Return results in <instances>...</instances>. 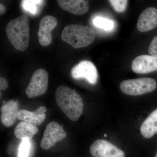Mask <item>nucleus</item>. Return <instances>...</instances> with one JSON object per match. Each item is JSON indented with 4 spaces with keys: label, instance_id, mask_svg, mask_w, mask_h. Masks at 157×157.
Segmentation results:
<instances>
[{
    "label": "nucleus",
    "instance_id": "4be33fe9",
    "mask_svg": "<svg viewBox=\"0 0 157 157\" xmlns=\"http://www.w3.org/2000/svg\"><path fill=\"white\" fill-rule=\"evenodd\" d=\"M9 83L7 79L4 77L0 78V90H6L8 87Z\"/></svg>",
    "mask_w": 157,
    "mask_h": 157
},
{
    "label": "nucleus",
    "instance_id": "6e6552de",
    "mask_svg": "<svg viewBox=\"0 0 157 157\" xmlns=\"http://www.w3.org/2000/svg\"><path fill=\"white\" fill-rule=\"evenodd\" d=\"M71 75L74 79L85 78L91 84H95L98 81V70L89 61H81L74 66L71 70Z\"/></svg>",
    "mask_w": 157,
    "mask_h": 157
},
{
    "label": "nucleus",
    "instance_id": "1a4fd4ad",
    "mask_svg": "<svg viewBox=\"0 0 157 157\" xmlns=\"http://www.w3.org/2000/svg\"><path fill=\"white\" fill-rule=\"evenodd\" d=\"M57 24V20L53 16L46 15L42 17L39 23L38 32L40 45L43 46L50 45L52 40V32L56 27Z\"/></svg>",
    "mask_w": 157,
    "mask_h": 157
},
{
    "label": "nucleus",
    "instance_id": "f8f14e48",
    "mask_svg": "<svg viewBox=\"0 0 157 157\" xmlns=\"http://www.w3.org/2000/svg\"><path fill=\"white\" fill-rule=\"evenodd\" d=\"M20 110L17 101L11 100L3 104L1 107V120L6 127H10L15 123Z\"/></svg>",
    "mask_w": 157,
    "mask_h": 157
},
{
    "label": "nucleus",
    "instance_id": "9b49d317",
    "mask_svg": "<svg viewBox=\"0 0 157 157\" xmlns=\"http://www.w3.org/2000/svg\"><path fill=\"white\" fill-rule=\"evenodd\" d=\"M157 26V9L152 7L145 9L140 14L137 21V30L144 33L151 30Z\"/></svg>",
    "mask_w": 157,
    "mask_h": 157
},
{
    "label": "nucleus",
    "instance_id": "f3484780",
    "mask_svg": "<svg viewBox=\"0 0 157 157\" xmlns=\"http://www.w3.org/2000/svg\"><path fill=\"white\" fill-rule=\"evenodd\" d=\"M93 24L96 27L106 31L112 30L114 27L113 21L100 16H98L94 18Z\"/></svg>",
    "mask_w": 157,
    "mask_h": 157
},
{
    "label": "nucleus",
    "instance_id": "f03ea898",
    "mask_svg": "<svg viewBox=\"0 0 157 157\" xmlns=\"http://www.w3.org/2000/svg\"><path fill=\"white\" fill-rule=\"evenodd\" d=\"M6 32L9 41L16 49L24 51L28 47L30 28L26 15H22L10 21L6 26Z\"/></svg>",
    "mask_w": 157,
    "mask_h": 157
},
{
    "label": "nucleus",
    "instance_id": "a211bd4d",
    "mask_svg": "<svg viewBox=\"0 0 157 157\" xmlns=\"http://www.w3.org/2000/svg\"><path fill=\"white\" fill-rule=\"evenodd\" d=\"M30 147V140L28 139H23L19 147L18 157H28Z\"/></svg>",
    "mask_w": 157,
    "mask_h": 157
},
{
    "label": "nucleus",
    "instance_id": "9d476101",
    "mask_svg": "<svg viewBox=\"0 0 157 157\" xmlns=\"http://www.w3.org/2000/svg\"><path fill=\"white\" fill-rule=\"evenodd\" d=\"M132 70L138 74H146L157 70V57L143 55L135 58L132 63Z\"/></svg>",
    "mask_w": 157,
    "mask_h": 157
},
{
    "label": "nucleus",
    "instance_id": "20e7f679",
    "mask_svg": "<svg viewBox=\"0 0 157 157\" xmlns=\"http://www.w3.org/2000/svg\"><path fill=\"white\" fill-rule=\"evenodd\" d=\"M121 91L127 95H141L153 91L157 87L156 82L150 78L127 79L120 86Z\"/></svg>",
    "mask_w": 157,
    "mask_h": 157
},
{
    "label": "nucleus",
    "instance_id": "a878e982",
    "mask_svg": "<svg viewBox=\"0 0 157 157\" xmlns=\"http://www.w3.org/2000/svg\"><path fill=\"white\" fill-rule=\"evenodd\" d=\"M155 157H157V153H156V154L155 155Z\"/></svg>",
    "mask_w": 157,
    "mask_h": 157
},
{
    "label": "nucleus",
    "instance_id": "7ed1b4c3",
    "mask_svg": "<svg viewBox=\"0 0 157 157\" xmlns=\"http://www.w3.org/2000/svg\"><path fill=\"white\" fill-rule=\"evenodd\" d=\"M95 32L88 26L70 25L62 32L61 38L75 48H80L90 45L95 39Z\"/></svg>",
    "mask_w": 157,
    "mask_h": 157
},
{
    "label": "nucleus",
    "instance_id": "f257e3e1",
    "mask_svg": "<svg viewBox=\"0 0 157 157\" xmlns=\"http://www.w3.org/2000/svg\"><path fill=\"white\" fill-rule=\"evenodd\" d=\"M57 104L70 120H78L83 109V103L81 96L66 86H58L56 91Z\"/></svg>",
    "mask_w": 157,
    "mask_h": 157
},
{
    "label": "nucleus",
    "instance_id": "b1692460",
    "mask_svg": "<svg viewBox=\"0 0 157 157\" xmlns=\"http://www.w3.org/2000/svg\"><path fill=\"white\" fill-rule=\"evenodd\" d=\"M104 137H107V135L106 134H104Z\"/></svg>",
    "mask_w": 157,
    "mask_h": 157
},
{
    "label": "nucleus",
    "instance_id": "dca6fc26",
    "mask_svg": "<svg viewBox=\"0 0 157 157\" xmlns=\"http://www.w3.org/2000/svg\"><path fill=\"white\" fill-rule=\"evenodd\" d=\"M39 129L33 124L21 121L14 129V135L20 139H28L30 140L38 133Z\"/></svg>",
    "mask_w": 157,
    "mask_h": 157
},
{
    "label": "nucleus",
    "instance_id": "4468645a",
    "mask_svg": "<svg viewBox=\"0 0 157 157\" xmlns=\"http://www.w3.org/2000/svg\"><path fill=\"white\" fill-rule=\"evenodd\" d=\"M47 110L44 106L39 107L35 111H29L25 109L20 110L17 118L20 121L26 122L39 126L45 120L46 115L45 113Z\"/></svg>",
    "mask_w": 157,
    "mask_h": 157
},
{
    "label": "nucleus",
    "instance_id": "0eeeda50",
    "mask_svg": "<svg viewBox=\"0 0 157 157\" xmlns=\"http://www.w3.org/2000/svg\"><path fill=\"white\" fill-rule=\"evenodd\" d=\"M90 151L93 157H125L123 151L103 139H98L94 142Z\"/></svg>",
    "mask_w": 157,
    "mask_h": 157
},
{
    "label": "nucleus",
    "instance_id": "423d86ee",
    "mask_svg": "<svg viewBox=\"0 0 157 157\" xmlns=\"http://www.w3.org/2000/svg\"><path fill=\"white\" fill-rule=\"evenodd\" d=\"M67 136V132L59 124L56 122H51L46 126L40 146L43 149H49L57 142L64 139Z\"/></svg>",
    "mask_w": 157,
    "mask_h": 157
},
{
    "label": "nucleus",
    "instance_id": "39448f33",
    "mask_svg": "<svg viewBox=\"0 0 157 157\" xmlns=\"http://www.w3.org/2000/svg\"><path fill=\"white\" fill-rule=\"evenodd\" d=\"M48 75L43 69L36 70L25 90L26 95L32 98L45 94L48 89Z\"/></svg>",
    "mask_w": 157,
    "mask_h": 157
},
{
    "label": "nucleus",
    "instance_id": "5701e85b",
    "mask_svg": "<svg viewBox=\"0 0 157 157\" xmlns=\"http://www.w3.org/2000/svg\"><path fill=\"white\" fill-rule=\"evenodd\" d=\"M6 11V9L5 6L3 5V4H0V14L2 15V14H5Z\"/></svg>",
    "mask_w": 157,
    "mask_h": 157
},
{
    "label": "nucleus",
    "instance_id": "6ab92c4d",
    "mask_svg": "<svg viewBox=\"0 0 157 157\" xmlns=\"http://www.w3.org/2000/svg\"><path fill=\"white\" fill-rule=\"evenodd\" d=\"M109 2L114 10L120 13L125 10L128 1L127 0H110Z\"/></svg>",
    "mask_w": 157,
    "mask_h": 157
},
{
    "label": "nucleus",
    "instance_id": "412c9836",
    "mask_svg": "<svg viewBox=\"0 0 157 157\" xmlns=\"http://www.w3.org/2000/svg\"><path fill=\"white\" fill-rule=\"evenodd\" d=\"M148 52L151 56L157 57V36L152 39L148 48Z\"/></svg>",
    "mask_w": 157,
    "mask_h": 157
},
{
    "label": "nucleus",
    "instance_id": "393cba45",
    "mask_svg": "<svg viewBox=\"0 0 157 157\" xmlns=\"http://www.w3.org/2000/svg\"><path fill=\"white\" fill-rule=\"evenodd\" d=\"M0 94H1V98H2V93H0Z\"/></svg>",
    "mask_w": 157,
    "mask_h": 157
},
{
    "label": "nucleus",
    "instance_id": "2eb2a0df",
    "mask_svg": "<svg viewBox=\"0 0 157 157\" xmlns=\"http://www.w3.org/2000/svg\"><path fill=\"white\" fill-rule=\"evenodd\" d=\"M140 132L144 137L150 138L157 134V109L149 115L140 127Z\"/></svg>",
    "mask_w": 157,
    "mask_h": 157
},
{
    "label": "nucleus",
    "instance_id": "aec40b11",
    "mask_svg": "<svg viewBox=\"0 0 157 157\" xmlns=\"http://www.w3.org/2000/svg\"><path fill=\"white\" fill-rule=\"evenodd\" d=\"M43 1H23L22 2L23 7L26 11L34 14L37 12V4H40Z\"/></svg>",
    "mask_w": 157,
    "mask_h": 157
},
{
    "label": "nucleus",
    "instance_id": "ddd939ff",
    "mask_svg": "<svg viewBox=\"0 0 157 157\" xmlns=\"http://www.w3.org/2000/svg\"><path fill=\"white\" fill-rule=\"evenodd\" d=\"M59 6L65 11L76 15L87 13L89 9L88 1L84 0H59Z\"/></svg>",
    "mask_w": 157,
    "mask_h": 157
}]
</instances>
